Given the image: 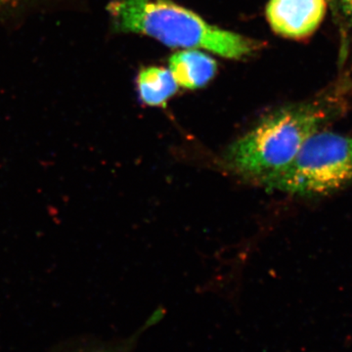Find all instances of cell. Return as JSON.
<instances>
[{
	"instance_id": "obj_3",
	"label": "cell",
	"mask_w": 352,
	"mask_h": 352,
	"mask_svg": "<svg viewBox=\"0 0 352 352\" xmlns=\"http://www.w3.org/2000/svg\"><path fill=\"white\" fill-rule=\"evenodd\" d=\"M352 183V135L319 131L291 164L263 186L292 195L324 196Z\"/></svg>"
},
{
	"instance_id": "obj_8",
	"label": "cell",
	"mask_w": 352,
	"mask_h": 352,
	"mask_svg": "<svg viewBox=\"0 0 352 352\" xmlns=\"http://www.w3.org/2000/svg\"><path fill=\"white\" fill-rule=\"evenodd\" d=\"M30 0H0V11L7 10V9L15 8Z\"/></svg>"
},
{
	"instance_id": "obj_4",
	"label": "cell",
	"mask_w": 352,
	"mask_h": 352,
	"mask_svg": "<svg viewBox=\"0 0 352 352\" xmlns=\"http://www.w3.org/2000/svg\"><path fill=\"white\" fill-rule=\"evenodd\" d=\"M327 11V0H270L266 18L273 31L284 38L311 36Z\"/></svg>"
},
{
	"instance_id": "obj_2",
	"label": "cell",
	"mask_w": 352,
	"mask_h": 352,
	"mask_svg": "<svg viewBox=\"0 0 352 352\" xmlns=\"http://www.w3.org/2000/svg\"><path fill=\"white\" fill-rule=\"evenodd\" d=\"M107 10L116 31L143 34L170 47L200 48L235 60L258 47L256 41L208 24L171 0H113Z\"/></svg>"
},
{
	"instance_id": "obj_6",
	"label": "cell",
	"mask_w": 352,
	"mask_h": 352,
	"mask_svg": "<svg viewBox=\"0 0 352 352\" xmlns=\"http://www.w3.org/2000/svg\"><path fill=\"white\" fill-rule=\"evenodd\" d=\"M136 85L141 101L151 107H163L178 89L170 69L162 67L141 69Z\"/></svg>"
},
{
	"instance_id": "obj_7",
	"label": "cell",
	"mask_w": 352,
	"mask_h": 352,
	"mask_svg": "<svg viewBox=\"0 0 352 352\" xmlns=\"http://www.w3.org/2000/svg\"><path fill=\"white\" fill-rule=\"evenodd\" d=\"M344 21L352 28V0H332Z\"/></svg>"
},
{
	"instance_id": "obj_5",
	"label": "cell",
	"mask_w": 352,
	"mask_h": 352,
	"mask_svg": "<svg viewBox=\"0 0 352 352\" xmlns=\"http://www.w3.org/2000/svg\"><path fill=\"white\" fill-rule=\"evenodd\" d=\"M170 71L178 87L185 89H198L214 78L217 71V62L201 51H179L170 58Z\"/></svg>"
},
{
	"instance_id": "obj_1",
	"label": "cell",
	"mask_w": 352,
	"mask_h": 352,
	"mask_svg": "<svg viewBox=\"0 0 352 352\" xmlns=\"http://www.w3.org/2000/svg\"><path fill=\"white\" fill-rule=\"evenodd\" d=\"M338 110L329 102L279 109L229 146L224 164L236 175L263 185L293 162L307 139Z\"/></svg>"
}]
</instances>
